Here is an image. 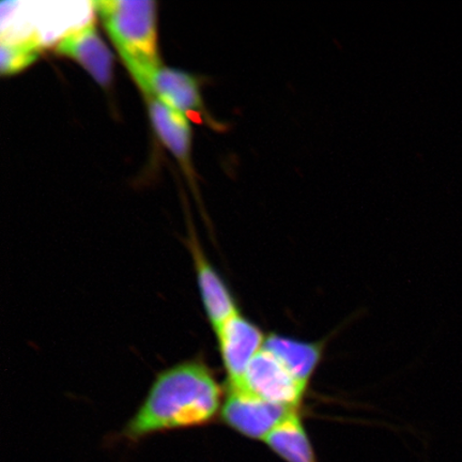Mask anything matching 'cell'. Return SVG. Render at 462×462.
<instances>
[{
	"instance_id": "cell-1",
	"label": "cell",
	"mask_w": 462,
	"mask_h": 462,
	"mask_svg": "<svg viewBox=\"0 0 462 462\" xmlns=\"http://www.w3.org/2000/svg\"><path fill=\"white\" fill-rule=\"evenodd\" d=\"M223 391L201 361L179 363L161 372L121 437L140 441L153 433L204 426L223 407Z\"/></svg>"
},
{
	"instance_id": "cell-2",
	"label": "cell",
	"mask_w": 462,
	"mask_h": 462,
	"mask_svg": "<svg viewBox=\"0 0 462 462\" xmlns=\"http://www.w3.org/2000/svg\"><path fill=\"white\" fill-rule=\"evenodd\" d=\"M136 84L161 66L157 4L150 0H99L92 3Z\"/></svg>"
},
{
	"instance_id": "cell-3",
	"label": "cell",
	"mask_w": 462,
	"mask_h": 462,
	"mask_svg": "<svg viewBox=\"0 0 462 462\" xmlns=\"http://www.w3.org/2000/svg\"><path fill=\"white\" fill-rule=\"evenodd\" d=\"M229 390H239L262 400L289 409L299 410L308 386L300 383L267 349L254 357L240 383Z\"/></svg>"
},
{
	"instance_id": "cell-4",
	"label": "cell",
	"mask_w": 462,
	"mask_h": 462,
	"mask_svg": "<svg viewBox=\"0 0 462 462\" xmlns=\"http://www.w3.org/2000/svg\"><path fill=\"white\" fill-rule=\"evenodd\" d=\"M299 410L271 403L239 390H229L221 410L229 429L252 440L263 441L275 427Z\"/></svg>"
},
{
	"instance_id": "cell-5",
	"label": "cell",
	"mask_w": 462,
	"mask_h": 462,
	"mask_svg": "<svg viewBox=\"0 0 462 462\" xmlns=\"http://www.w3.org/2000/svg\"><path fill=\"white\" fill-rule=\"evenodd\" d=\"M225 371L227 373L228 388L240 383L248 365L265 343L262 330L240 313L229 318L216 331Z\"/></svg>"
},
{
	"instance_id": "cell-6",
	"label": "cell",
	"mask_w": 462,
	"mask_h": 462,
	"mask_svg": "<svg viewBox=\"0 0 462 462\" xmlns=\"http://www.w3.org/2000/svg\"><path fill=\"white\" fill-rule=\"evenodd\" d=\"M55 51L78 62L102 87L111 85L114 58L94 22L74 27L63 34L55 46Z\"/></svg>"
},
{
	"instance_id": "cell-7",
	"label": "cell",
	"mask_w": 462,
	"mask_h": 462,
	"mask_svg": "<svg viewBox=\"0 0 462 462\" xmlns=\"http://www.w3.org/2000/svg\"><path fill=\"white\" fill-rule=\"evenodd\" d=\"M137 86L144 97H157L186 116L206 114L198 79L186 71L161 65Z\"/></svg>"
},
{
	"instance_id": "cell-8",
	"label": "cell",
	"mask_w": 462,
	"mask_h": 462,
	"mask_svg": "<svg viewBox=\"0 0 462 462\" xmlns=\"http://www.w3.org/2000/svg\"><path fill=\"white\" fill-rule=\"evenodd\" d=\"M190 252H192L196 274L202 304L206 310L215 332L229 318L239 313L233 294L223 281L221 275L217 273L204 253L201 252L199 242L195 239L189 241Z\"/></svg>"
},
{
	"instance_id": "cell-9",
	"label": "cell",
	"mask_w": 462,
	"mask_h": 462,
	"mask_svg": "<svg viewBox=\"0 0 462 462\" xmlns=\"http://www.w3.org/2000/svg\"><path fill=\"white\" fill-rule=\"evenodd\" d=\"M147 100L150 120L155 134L170 150L182 167L190 171V143L192 132L187 116L172 108L154 97H144Z\"/></svg>"
},
{
	"instance_id": "cell-10",
	"label": "cell",
	"mask_w": 462,
	"mask_h": 462,
	"mask_svg": "<svg viewBox=\"0 0 462 462\" xmlns=\"http://www.w3.org/2000/svg\"><path fill=\"white\" fill-rule=\"evenodd\" d=\"M300 383L309 386L322 357V345L271 334L263 346Z\"/></svg>"
},
{
	"instance_id": "cell-11",
	"label": "cell",
	"mask_w": 462,
	"mask_h": 462,
	"mask_svg": "<svg viewBox=\"0 0 462 462\" xmlns=\"http://www.w3.org/2000/svg\"><path fill=\"white\" fill-rule=\"evenodd\" d=\"M263 442L285 462H319L299 411L277 425Z\"/></svg>"
},
{
	"instance_id": "cell-12",
	"label": "cell",
	"mask_w": 462,
	"mask_h": 462,
	"mask_svg": "<svg viewBox=\"0 0 462 462\" xmlns=\"http://www.w3.org/2000/svg\"><path fill=\"white\" fill-rule=\"evenodd\" d=\"M43 46L39 34H3L0 43V70L3 77H13L31 67L42 54Z\"/></svg>"
}]
</instances>
